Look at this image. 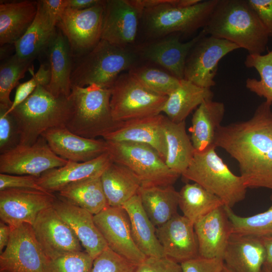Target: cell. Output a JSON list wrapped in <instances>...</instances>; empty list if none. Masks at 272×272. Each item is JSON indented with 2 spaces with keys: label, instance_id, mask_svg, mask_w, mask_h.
<instances>
[{
  "label": "cell",
  "instance_id": "f907efd6",
  "mask_svg": "<svg viewBox=\"0 0 272 272\" xmlns=\"http://www.w3.org/2000/svg\"><path fill=\"white\" fill-rule=\"evenodd\" d=\"M265 249L266 257L263 272L272 271V236L261 238Z\"/></svg>",
  "mask_w": 272,
  "mask_h": 272
},
{
  "label": "cell",
  "instance_id": "d6a6232c",
  "mask_svg": "<svg viewBox=\"0 0 272 272\" xmlns=\"http://www.w3.org/2000/svg\"><path fill=\"white\" fill-rule=\"evenodd\" d=\"M163 128L167 145L166 164L181 176L190 164L195 152L186 133L185 121L176 123L165 116Z\"/></svg>",
  "mask_w": 272,
  "mask_h": 272
},
{
  "label": "cell",
  "instance_id": "277c9868",
  "mask_svg": "<svg viewBox=\"0 0 272 272\" xmlns=\"http://www.w3.org/2000/svg\"><path fill=\"white\" fill-rule=\"evenodd\" d=\"M75 58L71 76L72 86L96 84L108 89L121 74L142 61L135 47H122L103 39L88 52Z\"/></svg>",
  "mask_w": 272,
  "mask_h": 272
},
{
  "label": "cell",
  "instance_id": "836d02e7",
  "mask_svg": "<svg viewBox=\"0 0 272 272\" xmlns=\"http://www.w3.org/2000/svg\"><path fill=\"white\" fill-rule=\"evenodd\" d=\"M56 27L50 22L38 1L37 13L34 21L14 44L15 54L21 59L33 60L46 49L56 31Z\"/></svg>",
  "mask_w": 272,
  "mask_h": 272
},
{
  "label": "cell",
  "instance_id": "9f6ffc18",
  "mask_svg": "<svg viewBox=\"0 0 272 272\" xmlns=\"http://www.w3.org/2000/svg\"><path fill=\"white\" fill-rule=\"evenodd\" d=\"M271 272H272V271H271Z\"/></svg>",
  "mask_w": 272,
  "mask_h": 272
},
{
  "label": "cell",
  "instance_id": "6da1fadb",
  "mask_svg": "<svg viewBox=\"0 0 272 272\" xmlns=\"http://www.w3.org/2000/svg\"><path fill=\"white\" fill-rule=\"evenodd\" d=\"M271 104L261 103L249 119L221 125L214 145L238 163L247 188L272 190Z\"/></svg>",
  "mask_w": 272,
  "mask_h": 272
},
{
  "label": "cell",
  "instance_id": "9a60e30c",
  "mask_svg": "<svg viewBox=\"0 0 272 272\" xmlns=\"http://www.w3.org/2000/svg\"><path fill=\"white\" fill-rule=\"evenodd\" d=\"M205 35L203 29L186 42L181 35L173 33L157 39L139 43L135 50L142 61L149 62L164 69L179 80L184 79L187 55L197 41Z\"/></svg>",
  "mask_w": 272,
  "mask_h": 272
},
{
  "label": "cell",
  "instance_id": "db71d44e",
  "mask_svg": "<svg viewBox=\"0 0 272 272\" xmlns=\"http://www.w3.org/2000/svg\"><path fill=\"white\" fill-rule=\"evenodd\" d=\"M224 272H232L230 270H229L228 268H227L226 266H225Z\"/></svg>",
  "mask_w": 272,
  "mask_h": 272
},
{
  "label": "cell",
  "instance_id": "1f68e13d",
  "mask_svg": "<svg viewBox=\"0 0 272 272\" xmlns=\"http://www.w3.org/2000/svg\"><path fill=\"white\" fill-rule=\"evenodd\" d=\"M108 205L122 207L138 194L142 183L138 177L125 167L112 162L101 175Z\"/></svg>",
  "mask_w": 272,
  "mask_h": 272
},
{
  "label": "cell",
  "instance_id": "ab89813d",
  "mask_svg": "<svg viewBox=\"0 0 272 272\" xmlns=\"http://www.w3.org/2000/svg\"><path fill=\"white\" fill-rule=\"evenodd\" d=\"M33 60L23 59L16 54L1 62L0 66V107L9 109L13 101L12 90L18 85L26 72L30 68Z\"/></svg>",
  "mask_w": 272,
  "mask_h": 272
},
{
  "label": "cell",
  "instance_id": "83f0119b",
  "mask_svg": "<svg viewBox=\"0 0 272 272\" xmlns=\"http://www.w3.org/2000/svg\"><path fill=\"white\" fill-rule=\"evenodd\" d=\"M122 208L128 217L133 240L141 251L146 257L165 256L156 228L145 211L139 194L131 197Z\"/></svg>",
  "mask_w": 272,
  "mask_h": 272
},
{
  "label": "cell",
  "instance_id": "484cf974",
  "mask_svg": "<svg viewBox=\"0 0 272 272\" xmlns=\"http://www.w3.org/2000/svg\"><path fill=\"white\" fill-rule=\"evenodd\" d=\"M265 257L262 238L232 234L223 258L232 272H263Z\"/></svg>",
  "mask_w": 272,
  "mask_h": 272
},
{
  "label": "cell",
  "instance_id": "9c48e42d",
  "mask_svg": "<svg viewBox=\"0 0 272 272\" xmlns=\"http://www.w3.org/2000/svg\"><path fill=\"white\" fill-rule=\"evenodd\" d=\"M110 90L111 114L116 122L161 114L168 97L151 90L128 72L121 74Z\"/></svg>",
  "mask_w": 272,
  "mask_h": 272
},
{
  "label": "cell",
  "instance_id": "f546056e",
  "mask_svg": "<svg viewBox=\"0 0 272 272\" xmlns=\"http://www.w3.org/2000/svg\"><path fill=\"white\" fill-rule=\"evenodd\" d=\"M138 194L145 211L155 227L164 224L178 214L179 192L173 185L141 186Z\"/></svg>",
  "mask_w": 272,
  "mask_h": 272
},
{
  "label": "cell",
  "instance_id": "60d3db41",
  "mask_svg": "<svg viewBox=\"0 0 272 272\" xmlns=\"http://www.w3.org/2000/svg\"><path fill=\"white\" fill-rule=\"evenodd\" d=\"M94 259L85 250L47 259L44 272H91Z\"/></svg>",
  "mask_w": 272,
  "mask_h": 272
},
{
  "label": "cell",
  "instance_id": "ac0fdd59",
  "mask_svg": "<svg viewBox=\"0 0 272 272\" xmlns=\"http://www.w3.org/2000/svg\"><path fill=\"white\" fill-rule=\"evenodd\" d=\"M94 220L112 251L136 265L146 259L133 240L128 217L122 207H108L94 215Z\"/></svg>",
  "mask_w": 272,
  "mask_h": 272
},
{
  "label": "cell",
  "instance_id": "3957f363",
  "mask_svg": "<svg viewBox=\"0 0 272 272\" xmlns=\"http://www.w3.org/2000/svg\"><path fill=\"white\" fill-rule=\"evenodd\" d=\"M206 34L230 41L250 54H261L269 36L246 0H219L203 29Z\"/></svg>",
  "mask_w": 272,
  "mask_h": 272
},
{
  "label": "cell",
  "instance_id": "e575fe53",
  "mask_svg": "<svg viewBox=\"0 0 272 272\" xmlns=\"http://www.w3.org/2000/svg\"><path fill=\"white\" fill-rule=\"evenodd\" d=\"M57 197L96 215L109 207L101 176L71 184L59 191Z\"/></svg>",
  "mask_w": 272,
  "mask_h": 272
},
{
  "label": "cell",
  "instance_id": "5b68a950",
  "mask_svg": "<svg viewBox=\"0 0 272 272\" xmlns=\"http://www.w3.org/2000/svg\"><path fill=\"white\" fill-rule=\"evenodd\" d=\"M110 90L96 84L72 86L68 97L70 111L65 126L72 132L95 139L114 130L119 122L112 117Z\"/></svg>",
  "mask_w": 272,
  "mask_h": 272
},
{
  "label": "cell",
  "instance_id": "4316f807",
  "mask_svg": "<svg viewBox=\"0 0 272 272\" xmlns=\"http://www.w3.org/2000/svg\"><path fill=\"white\" fill-rule=\"evenodd\" d=\"M38 1L2 2L0 4V44H15L25 34L37 13Z\"/></svg>",
  "mask_w": 272,
  "mask_h": 272
},
{
  "label": "cell",
  "instance_id": "603a6c76",
  "mask_svg": "<svg viewBox=\"0 0 272 272\" xmlns=\"http://www.w3.org/2000/svg\"><path fill=\"white\" fill-rule=\"evenodd\" d=\"M53 207L93 259L108 247L94 222L93 215L57 196Z\"/></svg>",
  "mask_w": 272,
  "mask_h": 272
},
{
  "label": "cell",
  "instance_id": "5bb4252c",
  "mask_svg": "<svg viewBox=\"0 0 272 272\" xmlns=\"http://www.w3.org/2000/svg\"><path fill=\"white\" fill-rule=\"evenodd\" d=\"M68 161L56 155L40 137L32 145H18L0 155V173L37 177L44 172L64 166Z\"/></svg>",
  "mask_w": 272,
  "mask_h": 272
},
{
  "label": "cell",
  "instance_id": "74e56055",
  "mask_svg": "<svg viewBox=\"0 0 272 272\" xmlns=\"http://www.w3.org/2000/svg\"><path fill=\"white\" fill-rule=\"evenodd\" d=\"M244 64L247 67L255 69L260 76V80L247 78L246 88L272 104V49L265 54H248Z\"/></svg>",
  "mask_w": 272,
  "mask_h": 272
},
{
  "label": "cell",
  "instance_id": "8d00e7d4",
  "mask_svg": "<svg viewBox=\"0 0 272 272\" xmlns=\"http://www.w3.org/2000/svg\"><path fill=\"white\" fill-rule=\"evenodd\" d=\"M154 91L168 96L179 86L180 80L153 63L142 61L128 71Z\"/></svg>",
  "mask_w": 272,
  "mask_h": 272
},
{
  "label": "cell",
  "instance_id": "f6af8a7d",
  "mask_svg": "<svg viewBox=\"0 0 272 272\" xmlns=\"http://www.w3.org/2000/svg\"><path fill=\"white\" fill-rule=\"evenodd\" d=\"M182 272H224L223 258L198 256L180 263Z\"/></svg>",
  "mask_w": 272,
  "mask_h": 272
},
{
  "label": "cell",
  "instance_id": "e0dca14e",
  "mask_svg": "<svg viewBox=\"0 0 272 272\" xmlns=\"http://www.w3.org/2000/svg\"><path fill=\"white\" fill-rule=\"evenodd\" d=\"M54 193L41 191L11 188L0 191V219L11 227L23 223L33 225L38 214L53 206Z\"/></svg>",
  "mask_w": 272,
  "mask_h": 272
},
{
  "label": "cell",
  "instance_id": "7dc6e473",
  "mask_svg": "<svg viewBox=\"0 0 272 272\" xmlns=\"http://www.w3.org/2000/svg\"><path fill=\"white\" fill-rule=\"evenodd\" d=\"M134 272H182L180 264L164 256L147 257L138 264Z\"/></svg>",
  "mask_w": 272,
  "mask_h": 272
},
{
  "label": "cell",
  "instance_id": "30bf717a",
  "mask_svg": "<svg viewBox=\"0 0 272 272\" xmlns=\"http://www.w3.org/2000/svg\"><path fill=\"white\" fill-rule=\"evenodd\" d=\"M144 7L141 0H105L101 39L122 47L140 42Z\"/></svg>",
  "mask_w": 272,
  "mask_h": 272
},
{
  "label": "cell",
  "instance_id": "bcb514c9",
  "mask_svg": "<svg viewBox=\"0 0 272 272\" xmlns=\"http://www.w3.org/2000/svg\"><path fill=\"white\" fill-rule=\"evenodd\" d=\"M11 188L33 189L50 193L40 185L37 177L0 173V191Z\"/></svg>",
  "mask_w": 272,
  "mask_h": 272
},
{
  "label": "cell",
  "instance_id": "d4e9b609",
  "mask_svg": "<svg viewBox=\"0 0 272 272\" xmlns=\"http://www.w3.org/2000/svg\"><path fill=\"white\" fill-rule=\"evenodd\" d=\"M50 80L45 87L54 96L68 98L72 91L71 76L74 58L69 41L59 28L46 49Z\"/></svg>",
  "mask_w": 272,
  "mask_h": 272
},
{
  "label": "cell",
  "instance_id": "ee69618b",
  "mask_svg": "<svg viewBox=\"0 0 272 272\" xmlns=\"http://www.w3.org/2000/svg\"><path fill=\"white\" fill-rule=\"evenodd\" d=\"M8 109L0 107V153L11 150L20 144V135L16 121Z\"/></svg>",
  "mask_w": 272,
  "mask_h": 272
},
{
  "label": "cell",
  "instance_id": "d6986e66",
  "mask_svg": "<svg viewBox=\"0 0 272 272\" xmlns=\"http://www.w3.org/2000/svg\"><path fill=\"white\" fill-rule=\"evenodd\" d=\"M156 232L165 256L181 263L199 256L194 224L177 214Z\"/></svg>",
  "mask_w": 272,
  "mask_h": 272
},
{
  "label": "cell",
  "instance_id": "7a4b0ae2",
  "mask_svg": "<svg viewBox=\"0 0 272 272\" xmlns=\"http://www.w3.org/2000/svg\"><path fill=\"white\" fill-rule=\"evenodd\" d=\"M140 42L178 33L189 36L206 26L219 0H141Z\"/></svg>",
  "mask_w": 272,
  "mask_h": 272
},
{
  "label": "cell",
  "instance_id": "52a82bcc",
  "mask_svg": "<svg viewBox=\"0 0 272 272\" xmlns=\"http://www.w3.org/2000/svg\"><path fill=\"white\" fill-rule=\"evenodd\" d=\"M215 146L195 151L181 176L196 183L219 197L224 206L232 208L246 197L247 187L240 176L234 174L217 154Z\"/></svg>",
  "mask_w": 272,
  "mask_h": 272
},
{
  "label": "cell",
  "instance_id": "ffe728a7",
  "mask_svg": "<svg viewBox=\"0 0 272 272\" xmlns=\"http://www.w3.org/2000/svg\"><path fill=\"white\" fill-rule=\"evenodd\" d=\"M41 137L56 155L67 161L87 162L107 152L105 140L78 135L65 126L49 129Z\"/></svg>",
  "mask_w": 272,
  "mask_h": 272
},
{
  "label": "cell",
  "instance_id": "ba28073f",
  "mask_svg": "<svg viewBox=\"0 0 272 272\" xmlns=\"http://www.w3.org/2000/svg\"><path fill=\"white\" fill-rule=\"evenodd\" d=\"M107 153L112 161L130 170L141 186L173 185L180 176L171 171L151 146L131 142L106 141Z\"/></svg>",
  "mask_w": 272,
  "mask_h": 272
},
{
  "label": "cell",
  "instance_id": "11a10c76",
  "mask_svg": "<svg viewBox=\"0 0 272 272\" xmlns=\"http://www.w3.org/2000/svg\"><path fill=\"white\" fill-rule=\"evenodd\" d=\"M0 272H6V271H0Z\"/></svg>",
  "mask_w": 272,
  "mask_h": 272
},
{
  "label": "cell",
  "instance_id": "4dcf8cb0",
  "mask_svg": "<svg viewBox=\"0 0 272 272\" xmlns=\"http://www.w3.org/2000/svg\"><path fill=\"white\" fill-rule=\"evenodd\" d=\"M213 97L211 88L201 87L182 79L177 88L168 96L162 112L172 121L181 122L203 101L212 100Z\"/></svg>",
  "mask_w": 272,
  "mask_h": 272
},
{
  "label": "cell",
  "instance_id": "4fadbf2b",
  "mask_svg": "<svg viewBox=\"0 0 272 272\" xmlns=\"http://www.w3.org/2000/svg\"><path fill=\"white\" fill-rule=\"evenodd\" d=\"M11 227L9 242L0 254V271L44 272L48 259L36 239L32 225L23 223Z\"/></svg>",
  "mask_w": 272,
  "mask_h": 272
},
{
  "label": "cell",
  "instance_id": "7402d4cb",
  "mask_svg": "<svg viewBox=\"0 0 272 272\" xmlns=\"http://www.w3.org/2000/svg\"><path fill=\"white\" fill-rule=\"evenodd\" d=\"M199 255L223 258L232 235L231 224L224 206L214 210L194 224Z\"/></svg>",
  "mask_w": 272,
  "mask_h": 272
},
{
  "label": "cell",
  "instance_id": "8992f818",
  "mask_svg": "<svg viewBox=\"0 0 272 272\" xmlns=\"http://www.w3.org/2000/svg\"><path fill=\"white\" fill-rule=\"evenodd\" d=\"M70 111L68 98L56 97L38 85L33 93L10 114L15 119L20 145L35 143L45 131L65 126Z\"/></svg>",
  "mask_w": 272,
  "mask_h": 272
},
{
  "label": "cell",
  "instance_id": "f1b7e54d",
  "mask_svg": "<svg viewBox=\"0 0 272 272\" xmlns=\"http://www.w3.org/2000/svg\"><path fill=\"white\" fill-rule=\"evenodd\" d=\"M225 112L224 104L208 100L194 111L189 129L191 141L196 151H202L214 145L215 135Z\"/></svg>",
  "mask_w": 272,
  "mask_h": 272
},
{
  "label": "cell",
  "instance_id": "b9f144b4",
  "mask_svg": "<svg viewBox=\"0 0 272 272\" xmlns=\"http://www.w3.org/2000/svg\"><path fill=\"white\" fill-rule=\"evenodd\" d=\"M29 71L32 75L28 81L19 84L17 88L14 99L10 108L6 111V114L11 113L17 106L24 102L41 85L46 87L50 80V72L48 65L42 63L36 73L31 67Z\"/></svg>",
  "mask_w": 272,
  "mask_h": 272
},
{
  "label": "cell",
  "instance_id": "f5cc1de1",
  "mask_svg": "<svg viewBox=\"0 0 272 272\" xmlns=\"http://www.w3.org/2000/svg\"><path fill=\"white\" fill-rule=\"evenodd\" d=\"M11 227L5 222L0 221V254L7 246L10 237Z\"/></svg>",
  "mask_w": 272,
  "mask_h": 272
},
{
  "label": "cell",
  "instance_id": "7bdbcfd3",
  "mask_svg": "<svg viewBox=\"0 0 272 272\" xmlns=\"http://www.w3.org/2000/svg\"><path fill=\"white\" fill-rule=\"evenodd\" d=\"M137 266L108 247L94 259L91 272H134Z\"/></svg>",
  "mask_w": 272,
  "mask_h": 272
},
{
  "label": "cell",
  "instance_id": "681fc988",
  "mask_svg": "<svg viewBox=\"0 0 272 272\" xmlns=\"http://www.w3.org/2000/svg\"><path fill=\"white\" fill-rule=\"evenodd\" d=\"M38 3L48 17L50 22L55 26L68 7V0H41Z\"/></svg>",
  "mask_w": 272,
  "mask_h": 272
},
{
  "label": "cell",
  "instance_id": "7c38bea8",
  "mask_svg": "<svg viewBox=\"0 0 272 272\" xmlns=\"http://www.w3.org/2000/svg\"><path fill=\"white\" fill-rule=\"evenodd\" d=\"M239 49L228 40L205 35L190 49L186 59L184 79L201 87L211 88L216 83L220 60L230 52Z\"/></svg>",
  "mask_w": 272,
  "mask_h": 272
},
{
  "label": "cell",
  "instance_id": "816d5d0a",
  "mask_svg": "<svg viewBox=\"0 0 272 272\" xmlns=\"http://www.w3.org/2000/svg\"><path fill=\"white\" fill-rule=\"evenodd\" d=\"M68 8L82 10L91 8L101 2L102 0H68Z\"/></svg>",
  "mask_w": 272,
  "mask_h": 272
},
{
  "label": "cell",
  "instance_id": "c3c4849f",
  "mask_svg": "<svg viewBox=\"0 0 272 272\" xmlns=\"http://www.w3.org/2000/svg\"><path fill=\"white\" fill-rule=\"evenodd\" d=\"M266 29L269 37H272V0H246Z\"/></svg>",
  "mask_w": 272,
  "mask_h": 272
},
{
  "label": "cell",
  "instance_id": "8fae6325",
  "mask_svg": "<svg viewBox=\"0 0 272 272\" xmlns=\"http://www.w3.org/2000/svg\"><path fill=\"white\" fill-rule=\"evenodd\" d=\"M105 1L82 10L67 7L61 16L56 26L67 39L74 58L88 52L101 39Z\"/></svg>",
  "mask_w": 272,
  "mask_h": 272
},
{
  "label": "cell",
  "instance_id": "cb8c5ba5",
  "mask_svg": "<svg viewBox=\"0 0 272 272\" xmlns=\"http://www.w3.org/2000/svg\"><path fill=\"white\" fill-rule=\"evenodd\" d=\"M112 162L107 152L87 162L68 161L63 166L44 172L38 177V182L48 192H58L71 184L100 176Z\"/></svg>",
  "mask_w": 272,
  "mask_h": 272
},
{
  "label": "cell",
  "instance_id": "d590c367",
  "mask_svg": "<svg viewBox=\"0 0 272 272\" xmlns=\"http://www.w3.org/2000/svg\"><path fill=\"white\" fill-rule=\"evenodd\" d=\"M224 206L223 201L196 183H187L179 191L178 207L183 216L193 224L214 210Z\"/></svg>",
  "mask_w": 272,
  "mask_h": 272
},
{
  "label": "cell",
  "instance_id": "44dd1931",
  "mask_svg": "<svg viewBox=\"0 0 272 272\" xmlns=\"http://www.w3.org/2000/svg\"><path fill=\"white\" fill-rule=\"evenodd\" d=\"M165 115L159 114L119 122L117 127L106 134L105 141L131 142L148 145L165 161L167 145L163 128Z\"/></svg>",
  "mask_w": 272,
  "mask_h": 272
},
{
  "label": "cell",
  "instance_id": "2e32d148",
  "mask_svg": "<svg viewBox=\"0 0 272 272\" xmlns=\"http://www.w3.org/2000/svg\"><path fill=\"white\" fill-rule=\"evenodd\" d=\"M32 227L36 239L48 259L83 250L73 230L53 206L41 211Z\"/></svg>",
  "mask_w": 272,
  "mask_h": 272
},
{
  "label": "cell",
  "instance_id": "f35d334b",
  "mask_svg": "<svg viewBox=\"0 0 272 272\" xmlns=\"http://www.w3.org/2000/svg\"><path fill=\"white\" fill-rule=\"evenodd\" d=\"M224 207L231 224L232 234L259 238L272 236V204L266 211L247 217L237 215L231 208Z\"/></svg>",
  "mask_w": 272,
  "mask_h": 272
}]
</instances>
